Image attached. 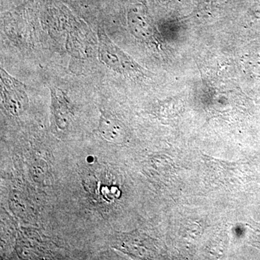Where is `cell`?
Here are the masks:
<instances>
[{"instance_id":"obj_1","label":"cell","mask_w":260,"mask_h":260,"mask_svg":"<svg viewBox=\"0 0 260 260\" xmlns=\"http://www.w3.org/2000/svg\"><path fill=\"white\" fill-rule=\"evenodd\" d=\"M98 38L99 56L103 64L124 76L135 77L142 74L139 64L117 47L102 29L98 32Z\"/></svg>"},{"instance_id":"obj_3","label":"cell","mask_w":260,"mask_h":260,"mask_svg":"<svg viewBox=\"0 0 260 260\" xmlns=\"http://www.w3.org/2000/svg\"><path fill=\"white\" fill-rule=\"evenodd\" d=\"M99 130L103 138L110 143H121L124 138V131L120 122L109 114H103L101 116Z\"/></svg>"},{"instance_id":"obj_5","label":"cell","mask_w":260,"mask_h":260,"mask_svg":"<svg viewBox=\"0 0 260 260\" xmlns=\"http://www.w3.org/2000/svg\"><path fill=\"white\" fill-rule=\"evenodd\" d=\"M129 28L135 35L143 37L148 34V23L145 22L143 15L137 10H130L128 15Z\"/></svg>"},{"instance_id":"obj_6","label":"cell","mask_w":260,"mask_h":260,"mask_svg":"<svg viewBox=\"0 0 260 260\" xmlns=\"http://www.w3.org/2000/svg\"><path fill=\"white\" fill-rule=\"evenodd\" d=\"M70 1L73 2V3H77V2H79L80 0H70Z\"/></svg>"},{"instance_id":"obj_2","label":"cell","mask_w":260,"mask_h":260,"mask_svg":"<svg viewBox=\"0 0 260 260\" xmlns=\"http://www.w3.org/2000/svg\"><path fill=\"white\" fill-rule=\"evenodd\" d=\"M1 93L7 110L13 115H20L28 106L26 87L1 68Z\"/></svg>"},{"instance_id":"obj_4","label":"cell","mask_w":260,"mask_h":260,"mask_svg":"<svg viewBox=\"0 0 260 260\" xmlns=\"http://www.w3.org/2000/svg\"><path fill=\"white\" fill-rule=\"evenodd\" d=\"M51 98H52L53 113L56 118L57 124L59 122H68L69 116V107L68 101L64 93L60 90L56 88H51Z\"/></svg>"}]
</instances>
